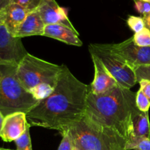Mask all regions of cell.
<instances>
[{"label":"cell","mask_w":150,"mask_h":150,"mask_svg":"<svg viewBox=\"0 0 150 150\" xmlns=\"http://www.w3.org/2000/svg\"><path fill=\"white\" fill-rule=\"evenodd\" d=\"M44 36L57 40L68 45L79 47L82 45L77 31L62 24L46 25Z\"/></svg>","instance_id":"cell-12"},{"label":"cell","mask_w":150,"mask_h":150,"mask_svg":"<svg viewBox=\"0 0 150 150\" xmlns=\"http://www.w3.org/2000/svg\"><path fill=\"white\" fill-rule=\"evenodd\" d=\"M125 149L126 150H150V139L131 137L126 143Z\"/></svg>","instance_id":"cell-16"},{"label":"cell","mask_w":150,"mask_h":150,"mask_svg":"<svg viewBox=\"0 0 150 150\" xmlns=\"http://www.w3.org/2000/svg\"><path fill=\"white\" fill-rule=\"evenodd\" d=\"M88 50L91 55L95 56L102 63L118 85L130 89L136 84L135 71L123 59L103 48L101 44H91Z\"/></svg>","instance_id":"cell-6"},{"label":"cell","mask_w":150,"mask_h":150,"mask_svg":"<svg viewBox=\"0 0 150 150\" xmlns=\"http://www.w3.org/2000/svg\"><path fill=\"white\" fill-rule=\"evenodd\" d=\"M26 114L16 112L4 117L0 138L4 142H15L23 135L27 127Z\"/></svg>","instance_id":"cell-10"},{"label":"cell","mask_w":150,"mask_h":150,"mask_svg":"<svg viewBox=\"0 0 150 150\" xmlns=\"http://www.w3.org/2000/svg\"><path fill=\"white\" fill-rule=\"evenodd\" d=\"M135 1V0H134V1Z\"/></svg>","instance_id":"cell-34"},{"label":"cell","mask_w":150,"mask_h":150,"mask_svg":"<svg viewBox=\"0 0 150 150\" xmlns=\"http://www.w3.org/2000/svg\"><path fill=\"white\" fill-rule=\"evenodd\" d=\"M140 85V90L146 96L150 101V81L146 79H142L138 82Z\"/></svg>","instance_id":"cell-25"},{"label":"cell","mask_w":150,"mask_h":150,"mask_svg":"<svg viewBox=\"0 0 150 150\" xmlns=\"http://www.w3.org/2000/svg\"><path fill=\"white\" fill-rule=\"evenodd\" d=\"M135 104L139 111L142 112H149L150 108V101L140 89L136 92Z\"/></svg>","instance_id":"cell-19"},{"label":"cell","mask_w":150,"mask_h":150,"mask_svg":"<svg viewBox=\"0 0 150 150\" xmlns=\"http://www.w3.org/2000/svg\"><path fill=\"white\" fill-rule=\"evenodd\" d=\"M4 117L3 116V114H1V111H0V133H1V127H2V124H3V122H4Z\"/></svg>","instance_id":"cell-29"},{"label":"cell","mask_w":150,"mask_h":150,"mask_svg":"<svg viewBox=\"0 0 150 150\" xmlns=\"http://www.w3.org/2000/svg\"><path fill=\"white\" fill-rule=\"evenodd\" d=\"M131 137L146 138L150 139V122L149 112H142L138 110L135 113L132 120Z\"/></svg>","instance_id":"cell-15"},{"label":"cell","mask_w":150,"mask_h":150,"mask_svg":"<svg viewBox=\"0 0 150 150\" xmlns=\"http://www.w3.org/2000/svg\"><path fill=\"white\" fill-rule=\"evenodd\" d=\"M136 93L117 85L101 95L88 92L84 117L90 123L110 135L126 142L132 136V120L138 111Z\"/></svg>","instance_id":"cell-2"},{"label":"cell","mask_w":150,"mask_h":150,"mask_svg":"<svg viewBox=\"0 0 150 150\" xmlns=\"http://www.w3.org/2000/svg\"><path fill=\"white\" fill-rule=\"evenodd\" d=\"M36 10L45 25L62 24L76 30L68 18L67 10L59 6L55 0H41Z\"/></svg>","instance_id":"cell-9"},{"label":"cell","mask_w":150,"mask_h":150,"mask_svg":"<svg viewBox=\"0 0 150 150\" xmlns=\"http://www.w3.org/2000/svg\"><path fill=\"white\" fill-rule=\"evenodd\" d=\"M135 8L138 13L142 14L144 16L150 13V2L141 0H135Z\"/></svg>","instance_id":"cell-24"},{"label":"cell","mask_w":150,"mask_h":150,"mask_svg":"<svg viewBox=\"0 0 150 150\" xmlns=\"http://www.w3.org/2000/svg\"><path fill=\"white\" fill-rule=\"evenodd\" d=\"M28 54L21 38L14 37L0 25V66H18Z\"/></svg>","instance_id":"cell-8"},{"label":"cell","mask_w":150,"mask_h":150,"mask_svg":"<svg viewBox=\"0 0 150 150\" xmlns=\"http://www.w3.org/2000/svg\"><path fill=\"white\" fill-rule=\"evenodd\" d=\"M125 146H126V145H125ZM125 146H120V147H119L117 150H126V149H125Z\"/></svg>","instance_id":"cell-30"},{"label":"cell","mask_w":150,"mask_h":150,"mask_svg":"<svg viewBox=\"0 0 150 150\" xmlns=\"http://www.w3.org/2000/svg\"><path fill=\"white\" fill-rule=\"evenodd\" d=\"M17 66H0V111L4 117L16 112L26 114L39 101L21 83Z\"/></svg>","instance_id":"cell-4"},{"label":"cell","mask_w":150,"mask_h":150,"mask_svg":"<svg viewBox=\"0 0 150 150\" xmlns=\"http://www.w3.org/2000/svg\"><path fill=\"white\" fill-rule=\"evenodd\" d=\"M41 0H10V3L19 4L29 12L36 10Z\"/></svg>","instance_id":"cell-22"},{"label":"cell","mask_w":150,"mask_h":150,"mask_svg":"<svg viewBox=\"0 0 150 150\" xmlns=\"http://www.w3.org/2000/svg\"><path fill=\"white\" fill-rule=\"evenodd\" d=\"M126 23L129 27L135 33L141 32L144 28H145L144 19L141 17L135 16H129L126 20Z\"/></svg>","instance_id":"cell-20"},{"label":"cell","mask_w":150,"mask_h":150,"mask_svg":"<svg viewBox=\"0 0 150 150\" xmlns=\"http://www.w3.org/2000/svg\"><path fill=\"white\" fill-rule=\"evenodd\" d=\"M74 147L80 150H117L126 142L119 136L101 131L83 116L69 127Z\"/></svg>","instance_id":"cell-5"},{"label":"cell","mask_w":150,"mask_h":150,"mask_svg":"<svg viewBox=\"0 0 150 150\" xmlns=\"http://www.w3.org/2000/svg\"><path fill=\"white\" fill-rule=\"evenodd\" d=\"M0 150H14V149H4V148L0 147Z\"/></svg>","instance_id":"cell-31"},{"label":"cell","mask_w":150,"mask_h":150,"mask_svg":"<svg viewBox=\"0 0 150 150\" xmlns=\"http://www.w3.org/2000/svg\"><path fill=\"white\" fill-rule=\"evenodd\" d=\"M106 50L123 59L135 69L140 66L150 64V47H140L135 45L132 38L116 44H101Z\"/></svg>","instance_id":"cell-7"},{"label":"cell","mask_w":150,"mask_h":150,"mask_svg":"<svg viewBox=\"0 0 150 150\" xmlns=\"http://www.w3.org/2000/svg\"><path fill=\"white\" fill-rule=\"evenodd\" d=\"M135 45L140 47H150V30L146 27L132 37Z\"/></svg>","instance_id":"cell-17"},{"label":"cell","mask_w":150,"mask_h":150,"mask_svg":"<svg viewBox=\"0 0 150 150\" xmlns=\"http://www.w3.org/2000/svg\"><path fill=\"white\" fill-rule=\"evenodd\" d=\"M141 1H148V2H150V0H141Z\"/></svg>","instance_id":"cell-32"},{"label":"cell","mask_w":150,"mask_h":150,"mask_svg":"<svg viewBox=\"0 0 150 150\" xmlns=\"http://www.w3.org/2000/svg\"><path fill=\"white\" fill-rule=\"evenodd\" d=\"M45 26L38 12L35 10L28 13L24 21L19 26L16 37L23 38L36 35L44 36Z\"/></svg>","instance_id":"cell-13"},{"label":"cell","mask_w":150,"mask_h":150,"mask_svg":"<svg viewBox=\"0 0 150 150\" xmlns=\"http://www.w3.org/2000/svg\"><path fill=\"white\" fill-rule=\"evenodd\" d=\"M143 19H144V23H145V27L150 30V13L143 16Z\"/></svg>","instance_id":"cell-26"},{"label":"cell","mask_w":150,"mask_h":150,"mask_svg":"<svg viewBox=\"0 0 150 150\" xmlns=\"http://www.w3.org/2000/svg\"><path fill=\"white\" fill-rule=\"evenodd\" d=\"M88 92L89 85L78 80L63 64L54 90L26 113L27 122L62 134L83 117Z\"/></svg>","instance_id":"cell-1"},{"label":"cell","mask_w":150,"mask_h":150,"mask_svg":"<svg viewBox=\"0 0 150 150\" xmlns=\"http://www.w3.org/2000/svg\"><path fill=\"white\" fill-rule=\"evenodd\" d=\"M30 125L28 123L26 130L21 137L15 141L16 145V150H32V143H31L30 133H29Z\"/></svg>","instance_id":"cell-18"},{"label":"cell","mask_w":150,"mask_h":150,"mask_svg":"<svg viewBox=\"0 0 150 150\" xmlns=\"http://www.w3.org/2000/svg\"><path fill=\"white\" fill-rule=\"evenodd\" d=\"M63 65L34 57L28 53L16 68V76L22 86L40 101L49 96L57 84Z\"/></svg>","instance_id":"cell-3"},{"label":"cell","mask_w":150,"mask_h":150,"mask_svg":"<svg viewBox=\"0 0 150 150\" xmlns=\"http://www.w3.org/2000/svg\"><path fill=\"white\" fill-rule=\"evenodd\" d=\"M61 135L63 136V139L57 150H74V146L72 138L69 133V129L63 132Z\"/></svg>","instance_id":"cell-21"},{"label":"cell","mask_w":150,"mask_h":150,"mask_svg":"<svg viewBox=\"0 0 150 150\" xmlns=\"http://www.w3.org/2000/svg\"><path fill=\"white\" fill-rule=\"evenodd\" d=\"M29 13L30 12L14 3H10L4 9V25L13 36L16 37L19 26Z\"/></svg>","instance_id":"cell-14"},{"label":"cell","mask_w":150,"mask_h":150,"mask_svg":"<svg viewBox=\"0 0 150 150\" xmlns=\"http://www.w3.org/2000/svg\"><path fill=\"white\" fill-rule=\"evenodd\" d=\"M94 66V79L89 85V92L94 95H101L109 92L118 85L102 63L95 56L91 55Z\"/></svg>","instance_id":"cell-11"},{"label":"cell","mask_w":150,"mask_h":150,"mask_svg":"<svg viewBox=\"0 0 150 150\" xmlns=\"http://www.w3.org/2000/svg\"><path fill=\"white\" fill-rule=\"evenodd\" d=\"M4 16H5V14H4V10H0V25L4 24Z\"/></svg>","instance_id":"cell-28"},{"label":"cell","mask_w":150,"mask_h":150,"mask_svg":"<svg viewBox=\"0 0 150 150\" xmlns=\"http://www.w3.org/2000/svg\"><path fill=\"white\" fill-rule=\"evenodd\" d=\"M10 4V0H0V10H4L6 7Z\"/></svg>","instance_id":"cell-27"},{"label":"cell","mask_w":150,"mask_h":150,"mask_svg":"<svg viewBox=\"0 0 150 150\" xmlns=\"http://www.w3.org/2000/svg\"><path fill=\"white\" fill-rule=\"evenodd\" d=\"M74 150H80V149H79L78 148H76V147H74Z\"/></svg>","instance_id":"cell-33"},{"label":"cell","mask_w":150,"mask_h":150,"mask_svg":"<svg viewBox=\"0 0 150 150\" xmlns=\"http://www.w3.org/2000/svg\"><path fill=\"white\" fill-rule=\"evenodd\" d=\"M134 71L136 76L137 83L142 79H146L150 81V64L136 67L134 69Z\"/></svg>","instance_id":"cell-23"}]
</instances>
